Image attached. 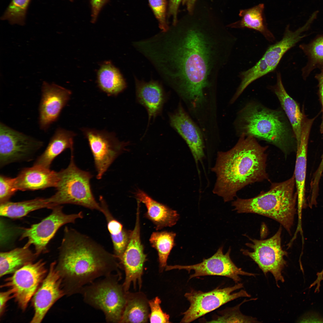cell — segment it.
Instances as JSON below:
<instances>
[{"mask_svg":"<svg viewBox=\"0 0 323 323\" xmlns=\"http://www.w3.org/2000/svg\"><path fill=\"white\" fill-rule=\"evenodd\" d=\"M186 24L142 39L139 51L165 83L196 107L227 63L235 38L216 24Z\"/></svg>","mask_w":323,"mask_h":323,"instance_id":"obj_1","label":"cell"},{"mask_svg":"<svg viewBox=\"0 0 323 323\" xmlns=\"http://www.w3.org/2000/svg\"><path fill=\"white\" fill-rule=\"evenodd\" d=\"M281 226L276 233L269 239L258 240L249 238L252 243L246 245L252 251L241 250L243 255L250 257L258 265L265 275L269 272L272 275L278 287H280L279 281L284 282L282 272L287 264L284 258L288 256L281 246Z\"/></svg>","mask_w":323,"mask_h":323,"instance_id":"obj_8","label":"cell"},{"mask_svg":"<svg viewBox=\"0 0 323 323\" xmlns=\"http://www.w3.org/2000/svg\"><path fill=\"white\" fill-rule=\"evenodd\" d=\"M135 196L137 201L145 205L147 209L145 216L155 225L157 230L171 227L176 223L179 218L176 211L157 201L140 189L136 191Z\"/></svg>","mask_w":323,"mask_h":323,"instance_id":"obj_23","label":"cell"},{"mask_svg":"<svg viewBox=\"0 0 323 323\" xmlns=\"http://www.w3.org/2000/svg\"><path fill=\"white\" fill-rule=\"evenodd\" d=\"M18 190H36L56 187L58 172L39 165L23 168L15 178Z\"/></svg>","mask_w":323,"mask_h":323,"instance_id":"obj_22","label":"cell"},{"mask_svg":"<svg viewBox=\"0 0 323 323\" xmlns=\"http://www.w3.org/2000/svg\"><path fill=\"white\" fill-rule=\"evenodd\" d=\"M311 25L307 21L293 31L289 29V26L287 27L282 39L269 46L258 62L266 74L273 71L285 53L305 37L302 33L307 30Z\"/></svg>","mask_w":323,"mask_h":323,"instance_id":"obj_20","label":"cell"},{"mask_svg":"<svg viewBox=\"0 0 323 323\" xmlns=\"http://www.w3.org/2000/svg\"><path fill=\"white\" fill-rule=\"evenodd\" d=\"M58 250L56 267L65 295L80 293L96 279L118 271L117 258L114 254L90 237L67 226Z\"/></svg>","mask_w":323,"mask_h":323,"instance_id":"obj_2","label":"cell"},{"mask_svg":"<svg viewBox=\"0 0 323 323\" xmlns=\"http://www.w3.org/2000/svg\"><path fill=\"white\" fill-rule=\"evenodd\" d=\"M256 298L245 300L241 303L232 307L227 308L219 311L218 315L206 322L218 323H257L260 322L255 318L243 314L240 311V306L247 301L256 300Z\"/></svg>","mask_w":323,"mask_h":323,"instance_id":"obj_34","label":"cell"},{"mask_svg":"<svg viewBox=\"0 0 323 323\" xmlns=\"http://www.w3.org/2000/svg\"><path fill=\"white\" fill-rule=\"evenodd\" d=\"M237 134L265 141L286 156L296 143L292 129L283 110L273 109L252 101L238 112L235 122Z\"/></svg>","mask_w":323,"mask_h":323,"instance_id":"obj_4","label":"cell"},{"mask_svg":"<svg viewBox=\"0 0 323 323\" xmlns=\"http://www.w3.org/2000/svg\"><path fill=\"white\" fill-rule=\"evenodd\" d=\"M196 0H185L188 10L191 11L194 7Z\"/></svg>","mask_w":323,"mask_h":323,"instance_id":"obj_43","label":"cell"},{"mask_svg":"<svg viewBox=\"0 0 323 323\" xmlns=\"http://www.w3.org/2000/svg\"><path fill=\"white\" fill-rule=\"evenodd\" d=\"M17 190L15 178H12L0 175V204L9 201L10 198Z\"/></svg>","mask_w":323,"mask_h":323,"instance_id":"obj_36","label":"cell"},{"mask_svg":"<svg viewBox=\"0 0 323 323\" xmlns=\"http://www.w3.org/2000/svg\"><path fill=\"white\" fill-rule=\"evenodd\" d=\"M176 236L175 233L167 231L153 232L151 235L149 241L158 252L159 266L162 270L167 266L168 256L175 245Z\"/></svg>","mask_w":323,"mask_h":323,"instance_id":"obj_33","label":"cell"},{"mask_svg":"<svg viewBox=\"0 0 323 323\" xmlns=\"http://www.w3.org/2000/svg\"><path fill=\"white\" fill-rule=\"evenodd\" d=\"M97 82L100 89L110 95H117L127 86L119 70L109 62L100 67L98 72Z\"/></svg>","mask_w":323,"mask_h":323,"instance_id":"obj_30","label":"cell"},{"mask_svg":"<svg viewBox=\"0 0 323 323\" xmlns=\"http://www.w3.org/2000/svg\"><path fill=\"white\" fill-rule=\"evenodd\" d=\"M148 310L145 300L135 296L128 297L120 323H144L147 322Z\"/></svg>","mask_w":323,"mask_h":323,"instance_id":"obj_32","label":"cell"},{"mask_svg":"<svg viewBox=\"0 0 323 323\" xmlns=\"http://www.w3.org/2000/svg\"><path fill=\"white\" fill-rule=\"evenodd\" d=\"M263 4H260L248 9L240 11L239 15L241 19L233 24L230 27L234 28H247L258 31L262 34L269 41L273 42L275 38L269 30L263 17L264 9Z\"/></svg>","mask_w":323,"mask_h":323,"instance_id":"obj_28","label":"cell"},{"mask_svg":"<svg viewBox=\"0 0 323 323\" xmlns=\"http://www.w3.org/2000/svg\"><path fill=\"white\" fill-rule=\"evenodd\" d=\"M56 264V261L51 263L47 275L32 298L34 312L31 323L41 322L53 305L65 295Z\"/></svg>","mask_w":323,"mask_h":323,"instance_id":"obj_16","label":"cell"},{"mask_svg":"<svg viewBox=\"0 0 323 323\" xmlns=\"http://www.w3.org/2000/svg\"><path fill=\"white\" fill-rule=\"evenodd\" d=\"M69 0L70 1H72L73 0Z\"/></svg>","mask_w":323,"mask_h":323,"instance_id":"obj_44","label":"cell"},{"mask_svg":"<svg viewBox=\"0 0 323 323\" xmlns=\"http://www.w3.org/2000/svg\"><path fill=\"white\" fill-rule=\"evenodd\" d=\"M51 210L50 214L40 222L23 228L20 237V240L28 239L25 245L34 246L35 252L38 256L48 252V244L60 227L68 223H74L77 220L83 217L81 211L77 213L65 214L61 205H56Z\"/></svg>","mask_w":323,"mask_h":323,"instance_id":"obj_10","label":"cell"},{"mask_svg":"<svg viewBox=\"0 0 323 323\" xmlns=\"http://www.w3.org/2000/svg\"><path fill=\"white\" fill-rule=\"evenodd\" d=\"M307 56L308 61L302 70V75L306 78L311 72L317 68L323 67V35L319 36L308 44L300 46Z\"/></svg>","mask_w":323,"mask_h":323,"instance_id":"obj_31","label":"cell"},{"mask_svg":"<svg viewBox=\"0 0 323 323\" xmlns=\"http://www.w3.org/2000/svg\"><path fill=\"white\" fill-rule=\"evenodd\" d=\"M158 20L160 28L162 31L169 29L166 19V0H148Z\"/></svg>","mask_w":323,"mask_h":323,"instance_id":"obj_38","label":"cell"},{"mask_svg":"<svg viewBox=\"0 0 323 323\" xmlns=\"http://www.w3.org/2000/svg\"><path fill=\"white\" fill-rule=\"evenodd\" d=\"M74 149L68 167L58 172V179L55 193L47 198L48 202L55 205L73 204L101 212L100 203L92 193L90 180L92 176L78 168L75 164Z\"/></svg>","mask_w":323,"mask_h":323,"instance_id":"obj_6","label":"cell"},{"mask_svg":"<svg viewBox=\"0 0 323 323\" xmlns=\"http://www.w3.org/2000/svg\"><path fill=\"white\" fill-rule=\"evenodd\" d=\"M82 130L93 156L96 178L100 179L115 159L126 150L129 142L120 141L114 134L105 131L89 128Z\"/></svg>","mask_w":323,"mask_h":323,"instance_id":"obj_13","label":"cell"},{"mask_svg":"<svg viewBox=\"0 0 323 323\" xmlns=\"http://www.w3.org/2000/svg\"><path fill=\"white\" fill-rule=\"evenodd\" d=\"M86 285L80 293L84 301L104 313L107 322H120L126 304L127 292L118 282V274Z\"/></svg>","mask_w":323,"mask_h":323,"instance_id":"obj_7","label":"cell"},{"mask_svg":"<svg viewBox=\"0 0 323 323\" xmlns=\"http://www.w3.org/2000/svg\"><path fill=\"white\" fill-rule=\"evenodd\" d=\"M57 205L49 203L47 198L38 197L19 202H8L0 204V216L11 219L20 218L39 209H51Z\"/></svg>","mask_w":323,"mask_h":323,"instance_id":"obj_29","label":"cell"},{"mask_svg":"<svg viewBox=\"0 0 323 323\" xmlns=\"http://www.w3.org/2000/svg\"><path fill=\"white\" fill-rule=\"evenodd\" d=\"M223 247H220L217 252L210 258L203 259L201 263L192 265L167 266L166 270L173 269H184L190 273L194 270V273L190 275L189 280L202 276L217 275L226 277L232 279L236 283L241 281L239 275L255 276L256 274L243 271L237 267L230 257V247L225 254Z\"/></svg>","mask_w":323,"mask_h":323,"instance_id":"obj_14","label":"cell"},{"mask_svg":"<svg viewBox=\"0 0 323 323\" xmlns=\"http://www.w3.org/2000/svg\"><path fill=\"white\" fill-rule=\"evenodd\" d=\"M270 89L277 97L282 110L289 121L293 131L296 144L300 141L304 115L296 102L287 92L283 85L280 73L277 74V82Z\"/></svg>","mask_w":323,"mask_h":323,"instance_id":"obj_24","label":"cell"},{"mask_svg":"<svg viewBox=\"0 0 323 323\" xmlns=\"http://www.w3.org/2000/svg\"><path fill=\"white\" fill-rule=\"evenodd\" d=\"M312 123L304 122L300 142L296 144V155L294 172L296 192L297 195L298 213L302 214V210L306 208L305 183L306 174L307 154L308 140Z\"/></svg>","mask_w":323,"mask_h":323,"instance_id":"obj_21","label":"cell"},{"mask_svg":"<svg viewBox=\"0 0 323 323\" xmlns=\"http://www.w3.org/2000/svg\"><path fill=\"white\" fill-rule=\"evenodd\" d=\"M134 77L137 101L145 108L148 113V128L152 120L162 115L168 96L159 82L152 80L147 82L139 80L135 76Z\"/></svg>","mask_w":323,"mask_h":323,"instance_id":"obj_19","label":"cell"},{"mask_svg":"<svg viewBox=\"0 0 323 323\" xmlns=\"http://www.w3.org/2000/svg\"><path fill=\"white\" fill-rule=\"evenodd\" d=\"M74 132L58 128L50 140L43 153L38 157L33 165L50 168L54 160L67 148L73 149Z\"/></svg>","mask_w":323,"mask_h":323,"instance_id":"obj_25","label":"cell"},{"mask_svg":"<svg viewBox=\"0 0 323 323\" xmlns=\"http://www.w3.org/2000/svg\"><path fill=\"white\" fill-rule=\"evenodd\" d=\"M30 0H12L1 19L7 20L12 24L24 25Z\"/></svg>","mask_w":323,"mask_h":323,"instance_id":"obj_35","label":"cell"},{"mask_svg":"<svg viewBox=\"0 0 323 323\" xmlns=\"http://www.w3.org/2000/svg\"><path fill=\"white\" fill-rule=\"evenodd\" d=\"M13 296L11 292L9 290L1 292L0 293V315H3L5 308L7 302L13 298Z\"/></svg>","mask_w":323,"mask_h":323,"instance_id":"obj_41","label":"cell"},{"mask_svg":"<svg viewBox=\"0 0 323 323\" xmlns=\"http://www.w3.org/2000/svg\"><path fill=\"white\" fill-rule=\"evenodd\" d=\"M38 257L30 246L25 245L0 253V277L13 273L25 265L33 262Z\"/></svg>","mask_w":323,"mask_h":323,"instance_id":"obj_27","label":"cell"},{"mask_svg":"<svg viewBox=\"0 0 323 323\" xmlns=\"http://www.w3.org/2000/svg\"><path fill=\"white\" fill-rule=\"evenodd\" d=\"M181 0H170L169 12L174 19H176L177 12Z\"/></svg>","mask_w":323,"mask_h":323,"instance_id":"obj_42","label":"cell"},{"mask_svg":"<svg viewBox=\"0 0 323 323\" xmlns=\"http://www.w3.org/2000/svg\"><path fill=\"white\" fill-rule=\"evenodd\" d=\"M170 124L185 140L196 163L204 156V144L201 132L186 112L181 104L168 114Z\"/></svg>","mask_w":323,"mask_h":323,"instance_id":"obj_18","label":"cell"},{"mask_svg":"<svg viewBox=\"0 0 323 323\" xmlns=\"http://www.w3.org/2000/svg\"><path fill=\"white\" fill-rule=\"evenodd\" d=\"M69 90L54 83L44 81L39 108V124L45 131L58 119L71 95Z\"/></svg>","mask_w":323,"mask_h":323,"instance_id":"obj_17","label":"cell"},{"mask_svg":"<svg viewBox=\"0 0 323 323\" xmlns=\"http://www.w3.org/2000/svg\"><path fill=\"white\" fill-rule=\"evenodd\" d=\"M322 176H323V174H322Z\"/></svg>","mask_w":323,"mask_h":323,"instance_id":"obj_45","label":"cell"},{"mask_svg":"<svg viewBox=\"0 0 323 323\" xmlns=\"http://www.w3.org/2000/svg\"><path fill=\"white\" fill-rule=\"evenodd\" d=\"M37 140L0 123V167L29 159L43 145Z\"/></svg>","mask_w":323,"mask_h":323,"instance_id":"obj_12","label":"cell"},{"mask_svg":"<svg viewBox=\"0 0 323 323\" xmlns=\"http://www.w3.org/2000/svg\"><path fill=\"white\" fill-rule=\"evenodd\" d=\"M99 201L102 208L101 212L107 221V228L113 244L114 254L119 260L129 243L131 231L124 228L122 224L113 217L102 196L100 197Z\"/></svg>","mask_w":323,"mask_h":323,"instance_id":"obj_26","label":"cell"},{"mask_svg":"<svg viewBox=\"0 0 323 323\" xmlns=\"http://www.w3.org/2000/svg\"><path fill=\"white\" fill-rule=\"evenodd\" d=\"M318 82L319 94L322 106V121L320 126V132L323 133V67L321 68L320 72L315 76Z\"/></svg>","mask_w":323,"mask_h":323,"instance_id":"obj_40","label":"cell"},{"mask_svg":"<svg viewBox=\"0 0 323 323\" xmlns=\"http://www.w3.org/2000/svg\"><path fill=\"white\" fill-rule=\"evenodd\" d=\"M42 259L29 263L4 280L1 288H7L23 311L26 309L31 299L42 283L48 272Z\"/></svg>","mask_w":323,"mask_h":323,"instance_id":"obj_11","label":"cell"},{"mask_svg":"<svg viewBox=\"0 0 323 323\" xmlns=\"http://www.w3.org/2000/svg\"><path fill=\"white\" fill-rule=\"evenodd\" d=\"M161 301L158 297L150 300L148 304L151 313L149 315L151 323H169V316L162 310L161 306Z\"/></svg>","mask_w":323,"mask_h":323,"instance_id":"obj_37","label":"cell"},{"mask_svg":"<svg viewBox=\"0 0 323 323\" xmlns=\"http://www.w3.org/2000/svg\"><path fill=\"white\" fill-rule=\"evenodd\" d=\"M139 214V208H137L134 228L131 231L126 248L119 260L125 270V278L122 286L126 292L132 283L135 286L138 282L141 287L144 265L147 260L140 239Z\"/></svg>","mask_w":323,"mask_h":323,"instance_id":"obj_15","label":"cell"},{"mask_svg":"<svg viewBox=\"0 0 323 323\" xmlns=\"http://www.w3.org/2000/svg\"><path fill=\"white\" fill-rule=\"evenodd\" d=\"M243 287V284L238 283L233 286L223 288L218 287L206 292L191 290L189 292L186 293L184 295L189 301L190 305L189 308L182 313L184 316L181 322H191L239 298L251 297V295L243 290L233 293L234 291Z\"/></svg>","mask_w":323,"mask_h":323,"instance_id":"obj_9","label":"cell"},{"mask_svg":"<svg viewBox=\"0 0 323 323\" xmlns=\"http://www.w3.org/2000/svg\"><path fill=\"white\" fill-rule=\"evenodd\" d=\"M294 174L283 182L272 183L270 189L249 199L237 198L232 203L239 213H252L264 216L277 221L291 234L297 195L295 191Z\"/></svg>","mask_w":323,"mask_h":323,"instance_id":"obj_5","label":"cell"},{"mask_svg":"<svg viewBox=\"0 0 323 323\" xmlns=\"http://www.w3.org/2000/svg\"><path fill=\"white\" fill-rule=\"evenodd\" d=\"M322 271H323V270Z\"/></svg>","mask_w":323,"mask_h":323,"instance_id":"obj_46","label":"cell"},{"mask_svg":"<svg viewBox=\"0 0 323 323\" xmlns=\"http://www.w3.org/2000/svg\"><path fill=\"white\" fill-rule=\"evenodd\" d=\"M239 137L231 149L218 152L211 169L217 177L213 192L225 202L233 200L246 186L269 179L266 171L268 147L261 146L252 136Z\"/></svg>","mask_w":323,"mask_h":323,"instance_id":"obj_3","label":"cell"},{"mask_svg":"<svg viewBox=\"0 0 323 323\" xmlns=\"http://www.w3.org/2000/svg\"><path fill=\"white\" fill-rule=\"evenodd\" d=\"M108 0H90L92 8V23L96 21L101 9Z\"/></svg>","mask_w":323,"mask_h":323,"instance_id":"obj_39","label":"cell"}]
</instances>
